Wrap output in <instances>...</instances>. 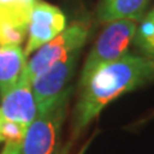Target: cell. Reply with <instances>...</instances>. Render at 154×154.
<instances>
[{
  "instance_id": "cell-1",
  "label": "cell",
  "mask_w": 154,
  "mask_h": 154,
  "mask_svg": "<svg viewBox=\"0 0 154 154\" xmlns=\"http://www.w3.org/2000/svg\"><path fill=\"white\" fill-rule=\"evenodd\" d=\"M154 81V58L130 54L96 69L81 88L73 113V132L80 134L109 103Z\"/></svg>"
},
{
  "instance_id": "cell-2",
  "label": "cell",
  "mask_w": 154,
  "mask_h": 154,
  "mask_svg": "<svg viewBox=\"0 0 154 154\" xmlns=\"http://www.w3.org/2000/svg\"><path fill=\"white\" fill-rule=\"evenodd\" d=\"M73 89L68 88L57 99L38 108V113L27 127L19 154H59L62 126Z\"/></svg>"
},
{
  "instance_id": "cell-3",
  "label": "cell",
  "mask_w": 154,
  "mask_h": 154,
  "mask_svg": "<svg viewBox=\"0 0 154 154\" xmlns=\"http://www.w3.org/2000/svg\"><path fill=\"white\" fill-rule=\"evenodd\" d=\"M137 23L132 19H119L107 23L85 59L79 81L80 89L85 86L98 68L127 54L130 45L134 42Z\"/></svg>"
},
{
  "instance_id": "cell-4",
  "label": "cell",
  "mask_w": 154,
  "mask_h": 154,
  "mask_svg": "<svg viewBox=\"0 0 154 154\" xmlns=\"http://www.w3.org/2000/svg\"><path fill=\"white\" fill-rule=\"evenodd\" d=\"M90 27L91 25L88 19L76 21L66 27L64 31L60 32L55 38L33 53L31 59L27 60L23 75L32 81L38 73H41L51 64L66 59L76 51H81L90 35Z\"/></svg>"
},
{
  "instance_id": "cell-5",
  "label": "cell",
  "mask_w": 154,
  "mask_h": 154,
  "mask_svg": "<svg viewBox=\"0 0 154 154\" xmlns=\"http://www.w3.org/2000/svg\"><path fill=\"white\" fill-rule=\"evenodd\" d=\"M67 27V18L62 9L37 0L32 7L27 26L25 54L30 55L55 38Z\"/></svg>"
},
{
  "instance_id": "cell-6",
  "label": "cell",
  "mask_w": 154,
  "mask_h": 154,
  "mask_svg": "<svg viewBox=\"0 0 154 154\" xmlns=\"http://www.w3.org/2000/svg\"><path fill=\"white\" fill-rule=\"evenodd\" d=\"M80 53L81 51H76L66 59L51 64L31 81V88L38 108L57 99L71 88V81L75 75Z\"/></svg>"
},
{
  "instance_id": "cell-7",
  "label": "cell",
  "mask_w": 154,
  "mask_h": 154,
  "mask_svg": "<svg viewBox=\"0 0 154 154\" xmlns=\"http://www.w3.org/2000/svg\"><path fill=\"white\" fill-rule=\"evenodd\" d=\"M0 112L3 119L28 127L38 113V107L31 88V81L25 75L19 81L0 94Z\"/></svg>"
},
{
  "instance_id": "cell-8",
  "label": "cell",
  "mask_w": 154,
  "mask_h": 154,
  "mask_svg": "<svg viewBox=\"0 0 154 154\" xmlns=\"http://www.w3.org/2000/svg\"><path fill=\"white\" fill-rule=\"evenodd\" d=\"M27 66V55L21 45H0V94L22 77Z\"/></svg>"
},
{
  "instance_id": "cell-9",
  "label": "cell",
  "mask_w": 154,
  "mask_h": 154,
  "mask_svg": "<svg viewBox=\"0 0 154 154\" xmlns=\"http://www.w3.org/2000/svg\"><path fill=\"white\" fill-rule=\"evenodd\" d=\"M150 0H100L96 16L102 23L119 19L140 21Z\"/></svg>"
},
{
  "instance_id": "cell-10",
  "label": "cell",
  "mask_w": 154,
  "mask_h": 154,
  "mask_svg": "<svg viewBox=\"0 0 154 154\" xmlns=\"http://www.w3.org/2000/svg\"><path fill=\"white\" fill-rule=\"evenodd\" d=\"M134 44L144 55L154 58V7L139 21Z\"/></svg>"
},
{
  "instance_id": "cell-11",
  "label": "cell",
  "mask_w": 154,
  "mask_h": 154,
  "mask_svg": "<svg viewBox=\"0 0 154 154\" xmlns=\"http://www.w3.org/2000/svg\"><path fill=\"white\" fill-rule=\"evenodd\" d=\"M27 127L21 123L3 119L0 125V143L5 144H19L22 145L26 136Z\"/></svg>"
},
{
  "instance_id": "cell-12",
  "label": "cell",
  "mask_w": 154,
  "mask_h": 154,
  "mask_svg": "<svg viewBox=\"0 0 154 154\" xmlns=\"http://www.w3.org/2000/svg\"><path fill=\"white\" fill-rule=\"evenodd\" d=\"M37 0H0V12L28 18L32 7Z\"/></svg>"
},
{
  "instance_id": "cell-13",
  "label": "cell",
  "mask_w": 154,
  "mask_h": 154,
  "mask_svg": "<svg viewBox=\"0 0 154 154\" xmlns=\"http://www.w3.org/2000/svg\"><path fill=\"white\" fill-rule=\"evenodd\" d=\"M19 150H21L19 144H5L0 154H19Z\"/></svg>"
},
{
  "instance_id": "cell-14",
  "label": "cell",
  "mask_w": 154,
  "mask_h": 154,
  "mask_svg": "<svg viewBox=\"0 0 154 154\" xmlns=\"http://www.w3.org/2000/svg\"><path fill=\"white\" fill-rule=\"evenodd\" d=\"M2 122H3V116H2V112H0V125H2Z\"/></svg>"
}]
</instances>
